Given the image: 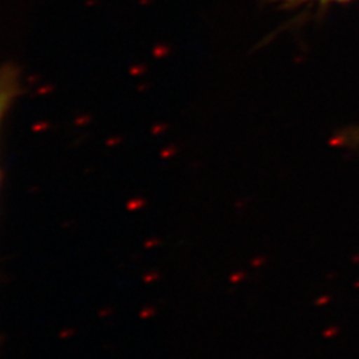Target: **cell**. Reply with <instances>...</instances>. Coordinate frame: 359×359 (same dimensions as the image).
I'll return each mask as SVG.
<instances>
[{
	"label": "cell",
	"instance_id": "1",
	"mask_svg": "<svg viewBox=\"0 0 359 359\" xmlns=\"http://www.w3.org/2000/svg\"><path fill=\"white\" fill-rule=\"evenodd\" d=\"M11 96H13V87L10 84H7L6 81H0V120L7 109V105L11 100Z\"/></svg>",
	"mask_w": 359,
	"mask_h": 359
}]
</instances>
